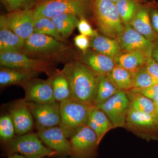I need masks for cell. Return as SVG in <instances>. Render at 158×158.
Returning a JSON list of instances; mask_svg holds the SVG:
<instances>
[{"instance_id": "6da1fadb", "label": "cell", "mask_w": 158, "mask_h": 158, "mask_svg": "<svg viewBox=\"0 0 158 158\" xmlns=\"http://www.w3.org/2000/svg\"><path fill=\"white\" fill-rule=\"evenodd\" d=\"M62 72L69 82L71 98L95 105L98 76L87 65L77 62L66 64Z\"/></svg>"}, {"instance_id": "7a4b0ae2", "label": "cell", "mask_w": 158, "mask_h": 158, "mask_svg": "<svg viewBox=\"0 0 158 158\" xmlns=\"http://www.w3.org/2000/svg\"><path fill=\"white\" fill-rule=\"evenodd\" d=\"M95 106L72 98L59 102L61 121L59 127L67 139H70L81 129L88 126L90 113Z\"/></svg>"}, {"instance_id": "3957f363", "label": "cell", "mask_w": 158, "mask_h": 158, "mask_svg": "<svg viewBox=\"0 0 158 158\" xmlns=\"http://www.w3.org/2000/svg\"><path fill=\"white\" fill-rule=\"evenodd\" d=\"M92 6L99 30L105 36L116 39L125 26L115 3L111 0H92Z\"/></svg>"}, {"instance_id": "277c9868", "label": "cell", "mask_w": 158, "mask_h": 158, "mask_svg": "<svg viewBox=\"0 0 158 158\" xmlns=\"http://www.w3.org/2000/svg\"><path fill=\"white\" fill-rule=\"evenodd\" d=\"M6 143L5 147L9 156L20 153L27 158H40L58 154L45 147L37 134L34 133L18 136Z\"/></svg>"}, {"instance_id": "5b68a950", "label": "cell", "mask_w": 158, "mask_h": 158, "mask_svg": "<svg viewBox=\"0 0 158 158\" xmlns=\"http://www.w3.org/2000/svg\"><path fill=\"white\" fill-rule=\"evenodd\" d=\"M88 8L87 0H44L34 9L35 18L52 19L58 15L70 13L83 17Z\"/></svg>"}, {"instance_id": "8992f818", "label": "cell", "mask_w": 158, "mask_h": 158, "mask_svg": "<svg viewBox=\"0 0 158 158\" xmlns=\"http://www.w3.org/2000/svg\"><path fill=\"white\" fill-rule=\"evenodd\" d=\"M67 49L62 41L48 35L34 33L25 40L23 51L32 57H48L62 54Z\"/></svg>"}, {"instance_id": "52a82bcc", "label": "cell", "mask_w": 158, "mask_h": 158, "mask_svg": "<svg viewBox=\"0 0 158 158\" xmlns=\"http://www.w3.org/2000/svg\"><path fill=\"white\" fill-rule=\"evenodd\" d=\"M124 128L139 138L147 141L155 139L152 132L158 129V116L141 113L130 107Z\"/></svg>"}, {"instance_id": "ba28073f", "label": "cell", "mask_w": 158, "mask_h": 158, "mask_svg": "<svg viewBox=\"0 0 158 158\" xmlns=\"http://www.w3.org/2000/svg\"><path fill=\"white\" fill-rule=\"evenodd\" d=\"M1 66L35 72H48L50 64L46 60L36 59L19 52H0Z\"/></svg>"}, {"instance_id": "9c48e42d", "label": "cell", "mask_w": 158, "mask_h": 158, "mask_svg": "<svg viewBox=\"0 0 158 158\" xmlns=\"http://www.w3.org/2000/svg\"><path fill=\"white\" fill-rule=\"evenodd\" d=\"M72 158H96L99 144L95 133L88 126L69 139Z\"/></svg>"}, {"instance_id": "30bf717a", "label": "cell", "mask_w": 158, "mask_h": 158, "mask_svg": "<svg viewBox=\"0 0 158 158\" xmlns=\"http://www.w3.org/2000/svg\"><path fill=\"white\" fill-rule=\"evenodd\" d=\"M96 106L104 112L114 128L124 127L130 108L129 99L126 91L119 90L107 101Z\"/></svg>"}, {"instance_id": "8fae6325", "label": "cell", "mask_w": 158, "mask_h": 158, "mask_svg": "<svg viewBox=\"0 0 158 158\" xmlns=\"http://www.w3.org/2000/svg\"><path fill=\"white\" fill-rule=\"evenodd\" d=\"M22 101L36 120L37 130L59 126L61 117L59 102L37 103L26 101L24 99Z\"/></svg>"}, {"instance_id": "7c38bea8", "label": "cell", "mask_w": 158, "mask_h": 158, "mask_svg": "<svg viewBox=\"0 0 158 158\" xmlns=\"http://www.w3.org/2000/svg\"><path fill=\"white\" fill-rule=\"evenodd\" d=\"M122 51L141 53L152 56L153 42L150 41L130 25L125 26L124 31L116 38Z\"/></svg>"}, {"instance_id": "4fadbf2b", "label": "cell", "mask_w": 158, "mask_h": 158, "mask_svg": "<svg viewBox=\"0 0 158 158\" xmlns=\"http://www.w3.org/2000/svg\"><path fill=\"white\" fill-rule=\"evenodd\" d=\"M25 92L26 101L37 103H49L57 102L54 98L52 77L47 80L35 78L22 84Z\"/></svg>"}, {"instance_id": "5bb4252c", "label": "cell", "mask_w": 158, "mask_h": 158, "mask_svg": "<svg viewBox=\"0 0 158 158\" xmlns=\"http://www.w3.org/2000/svg\"><path fill=\"white\" fill-rule=\"evenodd\" d=\"M6 17L9 28L25 40L34 33L36 18L34 10L13 11L7 14Z\"/></svg>"}, {"instance_id": "9a60e30c", "label": "cell", "mask_w": 158, "mask_h": 158, "mask_svg": "<svg viewBox=\"0 0 158 158\" xmlns=\"http://www.w3.org/2000/svg\"><path fill=\"white\" fill-rule=\"evenodd\" d=\"M37 135L49 148L61 155L71 156L69 140L59 126L38 130Z\"/></svg>"}, {"instance_id": "2e32d148", "label": "cell", "mask_w": 158, "mask_h": 158, "mask_svg": "<svg viewBox=\"0 0 158 158\" xmlns=\"http://www.w3.org/2000/svg\"><path fill=\"white\" fill-rule=\"evenodd\" d=\"M9 115L14 123L15 134L17 136L25 135L32 130L34 125L33 116L22 99L11 107Z\"/></svg>"}, {"instance_id": "e0dca14e", "label": "cell", "mask_w": 158, "mask_h": 158, "mask_svg": "<svg viewBox=\"0 0 158 158\" xmlns=\"http://www.w3.org/2000/svg\"><path fill=\"white\" fill-rule=\"evenodd\" d=\"M25 40L9 28L6 15L0 17V52H23Z\"/></svg>"}, {"instance_id": "ac0fdd59", "label": "cell", "mask_w": 158, "mask_h": 158, "mask_svg": "<svg viewBox=\"0 0 158 158\" xmlns=\"http://www.w3.org/2000/svg\"><path fill=\"white\" fill-rule=\"evenodd\" d=\"M130 25L152 42L158 39V34L153 28L149 12L146 8L138 6Z\"/></svg>"}, {"instance_id": "d6986e66", "label": "cell", "mask_w": 158, "mask_h": 158, "mask_svg": "<svg viewBox=\"0 0 158 158\" xmlns=\"http://www.w3.org/2000/svg\"><path fill=\"white\" fill-rule=\"evenodd\" d=\"M88 126L96 134L99 144L106 134L114 128L112 122L104 112L96 106L91 110Z\"/></svg>"}, {"instance_id": "ffe728a7", "label": "cell", "mask_w": 158, "mask_h": 158, "mask_svg": "<svg viewBox=\"0 0 158 158\" xmlns=\"http://www.w3.org/2000/svg\"><path fill=\"white\" fill-rule=\"evenodd\" d=\"M84 62L98 76L106 75L116 66L113 58L97 52L85 54Z\"/></svg>"}, {"instance_id": "44dd1931", "label": "cell", "mask_w": 158, "mask_h": 158, "mask_svg": "<svg viewBox=\"0 0 158 158\" xmlns=\"http://www.w3.org/2000/svg\"><path fill=\"white\" fill-rule=\"evenodd\" d=\"M90 46L97 52L113 59L122 51L117 39L99 34L91 37Z\"/></svg>"}, {"instance_id": "7402d4cb", "label": "cell", "mask_w": 158, "mask_h": 158, "mask_svg": "<svg viewBox=\"0 0 158 158\" xmlns=\"http://www.w3.org/2000/svg\"><path fill=\"white\" fill-rule=\"evenodd\" d=\"M147 58L138 52L122 51L114 60L116 66L134 73L144 66Z\"/></svg>"}, {"instance_id": "603a6c76", "label": "cell", "mask_w": 158, "mask_h": 158, "mask_svg": "<svg viewBox=\"0 0 158 158\" xmlns=\"http://www.w3.org/2000/svg\"><path fill=\"white\" fill-rule=\"evenodd\" d=\"M40 73L35 72L19 70L3 67L0 71V85L1 86L20 84L34 78Z\"/></svg>"}, {"instance_id": "cb8c5ba5", "label": "cell", "mask_w": 158, "mask_h": 158, "mask_svg": "<svg viewBox=\"0 0 158 158\" xmlns=\"http://www.w3.org/2000/svg\"><path fill=\"white\" fill-rule=\"evenodd\" d=\"M106 75L118 90L127 91L133 89V73L129 71L116 65Z\"/></svg>"}, {"instance_id": "d4e9b609", "label": "cell", "mask_w": 158, "mask_h": 158, "mask_svg": "<svg viewBox=\"0 0 158 158\" xmlns=\"http://www.w3.org/2000/svg\"><path fill=\"white\" fill-rule=\"evenodd\" d=\"M59 33L67 38L77 27L79 19L77 15L70 13L58 15L51 19Z\"/></svg>"}, {"instance_id": "484cf974", "label": "cell", "mask_w": 158, "mask_h": 158, "mask_svg": "<svg viewBox=\"0 0 158 158\" xmlns=\"http://www.w3.org/2000/svg\"><path fill=\"white\" fill-rule=\"evenodd\" d=\"M52 84L54 98L57 102H60L71 98L69 82L62 71L52 77Z\"/></svg>"}, {"instance_id": "4316f807", "label": "cell", "mask_w": 158, "mask_h": 158, "mask_svg": "<svg viewBox=\"0 0 158 158\" xmlns=\"http://www.w3.org/2000/svg\"><path fill=\"white\" fill-rule=\"evenodd\" d=\"M126 92L129 99L130 107L141 113L156 115L154 102L140 93L130 90Z\"/></svg>"}, {"instance_id": "83f0119b", "label": "cell", "mask_w": 158, "mask_h": 158, "mask_svg": "<svg viewBox=\"0 0 158 158\" xmlns=\"http://www.w3.org/2000/svg\"><path fill=\"white\" fill-rule=\"evenodd\" d=\"M108 79L106 75L98 76V83L95 106L101 104L119 91Z\"/></svg>"}, {"instance_id": "f1b7e54d", "label": "cell", "mask_w": 158, "mask_h": 158, "mask_svg": "<svg viewBox=\"0 0 158 158\" xmlns=\"http://www.w3.org/2000/svg\"><path fill=\"white\" fill-rule=\"evenodd\" d=\"M34 30V33L48 35L62 42L65 41V38L59 33L52 19L49 18H36Z\"/></svg>"}, {"instance_id": "f546056e", "label": "cell", "mask_w": 158, "mask_h": 158, "mask_svg": "<svg viewBox=\"0 0 158 158\" xmlns=\"http://www.w3.org/2000/svg\"><path fill=\"white\" fill-rule=\"evenodd\" d=\"M116 4L118 15L124 26L130 25L138 5L134 0H118Z\"/></svg>"}, {"instance_id": "4dcf8cb0", "label": "cell", "mask_w": 158, "mask_h": 158, "mask_svg": "<svg viewBox=\"0 0 158 158\" xmlns=\"http://www.w3.org/2000/svg\"><path fill=\"white\" fill-rule=\"evenodd\" d=\"M133 74L132 89H145L157 83L148 73L144 65L140 69L133 73Z\"/></svg>"}, {"instance_id": "1f68e13d", "label": "cell", "mask_w": 158, "mask_h": 158, "mask_svg": "<svg viewBox=\"0 0 158 158\" xmlns=\"http://www.w3.org/2000/svg\"><path fill=\"white\" fill-rule=\"evenodd\" d=\"M14 123L10 115L1 116L0 118V138L4 142H8L15 137Z\"/></svg>"}, {"instance_id": "d6a6232c", "label": "cell", "mask_w": 158, "mask_h": 158, "mask_svg": "<svg viewBox=\"0 0 158 158\" xmlns=\"http://www.w3.org/2000/svg\"><path fill=\"white\" fill-rule=\"evenodd\" d=\"M9 12L31 9L35 0H1Z\"/></svg>"}, {"instance_id": "836d02e7", "label": "cell", "mask_w": 158, "mask_h": 158, "mask_svg": "<svg viewBox=\"0 0 158 158\" xmlns=\"http://www.w3.org/2000/svg\"><path fill=\"white\" fill-rule=\"evenodd\" d=\"M77 28L81 34L88 37H94L98 35L97 31L92 29L88 21L83 17L79 20Z\"/></svg>"}, {"instance_id": "e575fe53", "label": "cell", "mask_w": 158, "mask_h": 158, "mask_svg": "<svg viewBox=\"0 0 158 158\" xmlns=\"http://www.w3.org/2000/svg\"><path fill=\"white\" fill-rule=\"evenodd\" d=\"M130 91L141 94L153 102L158 100V83L145 89H132Z\"/></svg>"}, {"instance_id": "d590c367", "label": "cell", "mask_w": 158, "mask_h": 158, "mask_svg": "<svg viewBox=\"0 0 158 158\" xmlns=\"http://www.w3.org/2000/svg\"><path fill=\"white\" fill-rule=\"evenodd\" d=\"M150 75L158 83V63L152 56L147 57L144 65Z\"/></svg>"}, {"instance_id": "8d00e7d4", "label": "cell", "mask_w": 158, "mask_h": 158, "mask_svg": "<svg viewBox=\"0 0 158 158\" xmlns=\"http://www.w3.org/2000/svg\"><path fill=\"white\" fill-rule=\"evenodd\" d=\"M74 41L77 47L83 52H86L90 46V40L88 37L83 34L77 36L75 37Z\"/></svg>"}, {"instance_id": "74e56055", "label": "cell", "mask_w": 158, "mask_h": 158, "mask_svg": "<svg viewBox=\"0 0 158 158\" xmlns=\"http://www.w3.org/2000/svg\"><path fill=\"white\" fill-rule=\"evenodd\" d=\"M151 21L153 28L158 34V11L153 10L150 14Z\"/></svg>"}, {"instance_id": "f35d334b", "label": "cell", "mask_w": 158, "mask_h": 158, "mask_svg": "<svg viewBox=\"0 0 158 158\" xmlns=\"http://www.w3.org/2000/svg\"><path fill=\"white\" fill-rule=\"evenodd\" d=\"M152 57L158 63V39L153 42Z\"/></svg>"}, {"instance_id": "ab89813d", "label": "cell", "mask_w": 158, "mask_h": 158, "mask_svg": "<svg viewBox=\"0 0 158 158\" xmlns=\"http://www.w3.org/2000/svg\"><path fill=\"white\" fill-rule=\"evenodd\" d=\"M9 158H27L25 156L23 155H21L18 154V153L14 154L12 155L9 156Z\"/></svg>"}, {"instance_id": "60d3db41", "label": "cell", "mask_w": 158, "mask_h": 158, "mask_svg": "<svg viewBox=\"0 0 158 158\" xmlns=\"http://www.w3.org/2000/svg\"><path fill=\"white\" fill-rule=\"evenodd\" d=\"M155 106L156 114L158 116V100L154 102Z\"/></svg>"}, {"instance_id": "b9f144b4", "label": "cell", "mask_w": 158, "mask_h": 158, "mask_svg": "<svg viewBox=\"0 0 158 158\" xmlns=\"http://www.w3.org/2000/svg\"><path fill=\"white\" fill-rule=\"evenodd\" d=\"M111 1H112V2H113L114 3H116L118 2V0H111Z\"/></svg>"}, {"instance_id": "7bdbcfd3", "label": "cell", "mask_w": 158, "mask_h": 158, "mask_svg": "<svg viewBox=\"0 0 158 158\" xmlns=\"http://www.w3.org/2000/svg\"></svg>"}]
</instances>
